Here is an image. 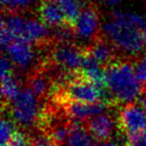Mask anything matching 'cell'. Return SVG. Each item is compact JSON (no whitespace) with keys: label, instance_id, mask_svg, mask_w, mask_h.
Listing matches in <instances>:
<instances>
[{"label":"cell","instance_id":"cell-4","mask_svg":"<svg viewBox=\"0 0 146 146\" xmlns=\"http://www.w3.org/2000/svg\"><path fill=\"white\" fill-rule=\"evenodd\" d=\"M11 116L15 122L25 127L33 126L38 122L40 103L29 87L21 90L18 97L11 103Z\"/></svg>","mask_w":146,"mask_h":146},{"label":"cell","instance_id":"cell-14","mask_svg":"<svg viewBox=\"0 0 146 146\" xmlns=\"http://www.w3.org/2000/svg\"><path fill=\"white\" fill-rule=\"evenodd\" d=\"M94 140L87 128L74 122L71 123L66 146H94Z\"/></svg>","mask_w":146,"mask_h":146},{"label":"cell","instance_id":"cell-5","mask_svg":"<svg viewBox=\"0 0 146 146\" xmlns=\"http://www.w3.org/2000/svg\"><path fill=\"white\" fill-rule=\"evenodd\" d=\"M51 61L67 73L77 74L84 58V50L71 43H57L50 53Z\"/></svg>","mask_w":146,"mask_h":146},{"label":"cell","instance_id":"cell-9","mask_svg":"<svg viewBox=\"0 0 146 146\" xmlns=\"http://www.w3.org/2000/svg\"><path fill=\"white\" fill-rule=\"evenodd\" d=\"M4 51L12 64L23 70L29 68L35 60L32 44L20 38L15 39Z\"/></svg>","mask_w":146,"mask_h":146},{"label":"cell","instance_id":"cell-19","mask_svg":"<svg viewBox=\"0 0 146 146\" xmlns=\"http://www.w3.org/2000/svg\"><path fill=\"white\" fill-rule=\"evenodd\" d=\"M37 0H1V4L5 11L18 12L21 10L31 8L35 5Z\"/></svg>","mask_w":146,"mask_h":146},{"label":"cell","instance_id":"cell-28","mask_svg":"<svg viewBox=\"0 0 146 146\" xmlns=\"http://www.w3.org/2000/svg\"><path fill=\"white\" fill-rule=\"evenodd\" d=\"M99 146H118L116 143H114V142H111V141H105V142H102L101 144H100Z\"/></svg>","mask_w":146,"mask_h":146},{"label":"cell","instance_id":"cell-6","mask_svg":"<svg viewBox=\"0 0 146 146\" xmlns=\"http://www.w3.org/2000/svg\"><path fill=\"white\" fill-rule=\"evenodd\" d=\"M118 126L127 137L143 133L146 127V110L135 103L126 104L119 112Z\"/></svg>","mask_w":146,"mask_h":146},{"label":"cell","instance_id":"cell-29","mask_svg":"<svg viewBox=\"0 0 146 146\" xmlns=\"http://www.w3.org/2000/svg\"><path fill=\"white\" fill-rule=\"evenodd\" d=\"M143 40H144V44H145V46H146V28L144 29V31H143Z\"/></svg>","mask_w":146,"mask_h":146},{"label":"cell","instance_id":"cell-16","mask_svg":"<svg viewBox=\"0 0 146 146\" xmlns=\"http://www.w3.org/2000/svg\"><path fill=\"white\" fill-rule=\"evenodd\" d=\"M21 90L22 89L20 87L19 81L14 76V74L1 79V96L3 101L11 104L18 97Z\"/></svg>","mask_w":146,"mask_h":146},{"label":"cell","instance_id":"cell-11","mask_svg":"<svg viewBox=\"0 0 146 146\" xmlns=\"http://www.w3.org/2000/svg\"><path fill=\"white\" fill-rule=\"evenodd\" d=\"M85 127L95 140L105 142L111 137L115 123L108 114L102 113L87 120Z\"/></svg>","mask_w":146,"mask_h":146},{"label":"cell","instance_id":"cell-7","mask_svg":"<svg viewBox=\"0 0 146 146\" xmlns=\"http://www.w3.org/2000/svg\"><path fill=\"white\" fill-rule=\"evenodd\" d=\"M99 15L94 6H84L79 16L73 24V30L75 36L83 40L95 39L99 30Z\"/></svg>","mask_w":146,"mask_h":146},{"label":"cell","instance_id":"cell-25","mask_svg":"<svg viewBox=\"0 0 146 146\" xmlns=\"http://www.w3.org/2000/svg\"><path fill=\"white\" fill-rule=\"evenodd\" d=\"M125 146H146V136L144 133L129 136Z\"/></svg>","mask_w":146,"mask_h":146},{"label":"cell","instance_id":"cell-2","mask_svg":"<svg viewBox=\"0 0 146 146\" xmlns=\"http://www.w3.org/2000/svg\"><path fill=\"white\" fill-rule=\"evenodd\" d=\"M106 69L107 89L113 100L133 103L143 92V84L136 75L135 66L129 61H113Z\"/></svg>","mask_w":146,"mask_h":146},{"label":"cell","instance_id":"cell-26","mask_svg":"<svg viewBox=\"0 0 146 146\" xmlns=\"http://www.w3.org/2000/svg\"><path fill=\"white\" fill-rule=\"evenodd\" d=\"M139 103L144 109L146 110V87L143 89V92H142L141 96L139 98Z\"/></svg>","mask_w":146,"mask_h":146},{"label":"cell","instance_id":"cell-24","mask_svg":"<svg viewBox=\"0 0 146 146\" xmlns=\"http://www.w3.org/2000/svg\"><path fill=\"white\" fill-rule=\"evenodd\" d=\"M12 62L9 60L8 57L6 55H2V58H1V79L12 75Z\"/></svg>","mask_w":146,"mask_h":146},{"label":"cell","instance_id":"cell-3","mask_svg":"<svg viewBox=\"0 0 146 146\" xmlns=\"http://www.w3.org/2000/svg\"><path fill=\"white\" fill-rule=\"evenodd\" d=\"M79 75V74H78ZM67 101L83 102V103H97L107 102L108 89H104L86 80L81 75L76 76L74 79L69 80L63 89L61 99Z\"/></svg>","mask_w":146,"mask_h":146},{"label":"cell","instance_id":"cell-17","mask_svg":"<svg viewBox=\"0 0 146 146\" xmlns=\"http://www.w3.org/2000/svg\"><path fill=\"white\" fill-rule=\"evenodd\" d=\"M50 86L49 79L40 72L33 74L29 78L28 87L34 92V94L38 98L46 96L50 90Z\"/></svg>","mask_w":146,"mask_h":146},{"label":"cell","instance_id":"cell-15","mask_svg":"<svg viewBox=\"0 0 146 146\" xmlns=\"http://www.w3.org/2000/svg\"><path fill=\"white\" fill-rule=\"evenodd\" d=\"M60 6L61 10L65 15L66 21L70 26H73L80 12L84 8V3L82 0H55Z\"/></svg>","mask_w":146,"mask_h":146},{"label":"cell","instance_id":"cell-8","mask_svg":"<svg viewBox=\"0 0 146 146\" xmlns=\"http://www.w3.org/2000/svg\"><path fill=\"white\" fill-rule=\"evenodd\" d=\"M109 103L97 102V103H83V102L67 101L65 103V113L73 121H87L90 118L99 114L105 113Z\"/></svg>","mask_w":146,"mask_h":146},{"label":"cell","instance_id":"cell-13","mask_svg":"<svg viewBox=\"0 0 146 146\" xmlns=\"http://www.w3.org/2000/svg\"><path fill=\"white\" fill-rule=\"evenodd\" d=\"M48 29L41 20L34 18H27L20 39L31 44H40L48 38Z\"/></svg>","mask_w":146,"mask_h":146},{"label":"cell","instance_id":"cell-21","mask_svg":"<svg viewBox=\"0 0 146 146\" xmlns=\"http://www.w3.org/2000/svg\"><path fill=\"white\" fill-rule=\"evenodd\" d=\"M30 141L33 146H57L51 136L48 133H37L30 138Z\"/></svg>","mask_w":146,"mask_h":146},{"label":"cell","instance_id":"cell-27","mask_svg":"<svg viewBox=\"0 0 146 146\" xmlns=\"http://www.w3.org/2000/svg\"><path fill=\"white\" fill-rule=\"evenodd\" d=\"M103 1L106 3V4L111 5V6H113V5L118 4V3H119L120 1H121V0H103Z\"/></svg>","mask_w":146,"mask_h":146},{"label":"cell","instance_id":"cell-1","mask_svg":"<svg viewBox=\"0 0 146 146\" xmlns=\"http://www.w3.org/2000/svg\"><path fill=\"white\" fill-rule=\"evenodd\" d=\"M146 18L133 12L115 11L103 25L104 37L116 50L136 56L144 49L143 31Z\"/></svg>","mask_w":146,"mask_h":146},{"label":"cell","instance_id":"cell-23","mask_svg":"<svg viewBox=\"0 0 146 146\" xmlns=\"http://www.w3.org/2000/svg\"><path fill=\"white\" fill-rule=\"evenodd\" d=\"M135 71H136V75H137L138 79L140 80L142 84L146 83V59L142 58L139 61L135 63Z\"/></svg>","mask_w":146,"mask_h":146},{"label":"cell","instance_id":"cell-12","mask_svg":"<svg viewBox=\"0 0 146 146\" xmlns=\"http://www.w3.org/2000/svg\"><path fill=\"white\" fill-rule=\"evenodd\" d=\"M85 50L93 57L98 64L103 67H107L110 63L113 62L115 56V48L106 38L96 37Z\"/></svg>","mask_w":146,"mask_h":146},{"label":"cell","instance_id":"cell-10","mask_svg":"<svg viewBox=\"0 0 146 146\" xmlns=\"http://www.w3.org/2000/svg\"><path fill=\"white\" fill-rule=\"evenodd\" d=\"M38 16L39 20L52 28L68 24L64 13L55 0H42L38 6Z\"/></svg>","mask_w":146,"mask_h":146},{"label":"cell","instance_id":"cell-20","mask_svg":"<svg viewBox=\"0 0 146 146\" xmlns=\"http://www.w3.org/2000/svg\"><path fill=\"white\" fill-rule=\"evenodd\" d=\"M16 132V128L15 125L11 120L6 119V118H2L1 120V128H0V139H1V146L6 144L13 134Z\"/></svg>","mask_w":146,"mask_h":146},{"label":"cell","instance_id":"cell-18","mask_svg":"<svg viewBox=\"0 0 146 146\" xmlns=\"http://www.w3.org/2000/svg\"><path fill=\"white\" fill-rule=\"evenodd\" d=\"M70 124L66 123H58L56 125H54L51 128L50 132H47L49 135L51 136V138L53 139V141L55 142L57 146H62L66 145L67 139H68L69 132H70Z\"/></svg>","mask_w":146,"mask_h":146},{"label":"cell","instance_id":"cell-22","mask_svg":"<svg viewBox=\"0 0 146 146\" xmlns=\"http://www.w3.org/2000/svg\"><path fill=\"white\" fill-rule=\"evenodd\" d=\"M29 144H30V139L24 133L16 130L11 139L2 146H28Z\"/></svg>","mask_w":146,"mask_h":146},{"label":"cell","instance_id":"cell-30","mask_svg":"<svg viewBox=\"0 0 146 146\" xmlns=\"http://www.w3.org/2000/svg\"><path fill=\"white\" fill-rule=\"evenodd\" d=\"M143 133H144V135H145V136H146V127H145V129H144Z\"/></svg>","mask_w":146,"mask_h":146},{"label":"cell","instance_id":"cell-31","mask_svg":"<svg viewBox=\"0 0 146 146\" xmlns=\"http://www.w3.org/2000/svg\"><path fill=\"white\" fill-rule=\"evenodd\" d=\"M143 57H144V58H145V59H146V54H145V55H144V56H143Z\"/></svg>","mask_w":146,"mask_h":146}]
</instances>
